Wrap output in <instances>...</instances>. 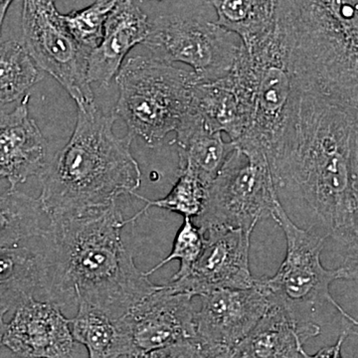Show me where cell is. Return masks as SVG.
<instances>
[{"label": "cell", "instance_id": "6da1fadb", "mask_svg": "<svg viewBox=\"0 0 358 358\" xmlns=\"http://www.w3.org/2000/svg\"><path fill=\"white\" fill-rule=\"evenodd\" d=\"M266 155L288 217L324 240L334 268L357 279L358 106L296 89Z\"/></svg>", "mask_w": 358, "mask_h": 358}, {"label": "cell", "instance_id": "7a4b0ae2", "mask_svg": "<svg viewBox=\"0 0 358 358\" xmlns=\"http://www.w3.org/2000/svg\"><path fill=\"white\" fill-rule=\"evenodd\" d=\"M127 225L117 201L102 208L49 218L43 238L45 301L62 310L83 303L113 320L157 289L124 247Z\"/></svg>", "mask_w": 358, "mask_h": 358}, {"label": "cell", "instance_id": "3957f363", "mask_svg": "<svg viewBox=\"0 0 358 358\" xmlns=\"http://www.w3.org/2000/svg\"><path fill=\"white\" fill-rule=\"evenodd\" d=\"M115 117L96 106L78 109L69 141L39 174V200L48 218L102 208L140 188L141 171L131 152L134 138L115 136Z\"/></svg>", "mask_w": 358, "mask_h": 358}, {"label": "cell", "instance_id": "277c9868", "mask_svg": "<svg viewBox=\"0 0 358 358\" xmlns=\"http://www.w3.org/2000/svg\"><path fill=\"white\" fill-rule=\"evenodd\" d=\"M294 87L358 105V0H278Z\"/></svg>", "mask_w": 358, "mask_h": 358}, {"label": "cell", "instance_id": "5b68a950", "mask_svg": "<svg viewBox=\"0 0 358 358\" xmlns=\"http://www.w3.org/2000/svg\"><path fill=\"white\" fill-rule=\"evenodd\" d=\"M119 99L115 115L140 136L148 148L164 145L176 133L192 108L196 78L192 72L150 56H134L122 63L115 76Z\"/></svg>", "mask_w": 358, "mask_h": 358}, {"label": "cell", "instance_id": "8992f818", "mask_svg": "<svg viewBox=\"0 0 358 358\" xmlns=\"http://www.w3.org/2000/svg\"><path fill=\"white\" fill-rule=\"evenodd\" d=\"M272 218L284 231L287 253L281 267L273 277L260 279L271 298L284 303L301 320L317 324L315 320L317 308L329 307L357 324V320L336 303L329 291L334 281H357V278L345 268L324 267L322 262L324 240L298 227L288 217L280 202Z\"/></svg>", "mask_w": 358, "mask_h": 358}, {"label": "cell", "instance_id": "52a82bcc", "mask_svg": "<svg viewBox=\"0 0 358 358\" xmlns=\"http://www.w3.org/2000/svg\"><path fill=\"white\" fill-rule=\"evenodd\" d=\"M233 70L248 87L252 103L248 131L233 143L267 154L282 133L296 93L288 52L275 28L260 41L242 44Z\"/></svg>", "mask_w": 358, "mask_h": 358}, {"label": "cell", "instance_id": "ba28073f", "mask_svg": "<svg viewBox=\"0 0 358 358\" xmlns=\"http://www.w3.org/2000/svg\"><path fill=\"white\" fill-rule=\"evenodd\" d=\"M278 203L265 152L235 145L193 221L202 232L217 227L254 230L260 221L272 217Z\"/></svg>", "mask_w": 358, "mask_h": 358}, {"label": "cell", "instance_id": "9c48e42d", "mask_svg": "<svg viewBox=\"0 0 358 358\" xmlns=\"http://www.w3.org/2000/svg\"><path fill=\"white\" fill-rule=\"evenodd\" d=\"M143 44L152 57L190 66L197 83L227 76L242 47L236 34L196 15L159 16Z\"/></svg>", "mask_w": 358, "mask_h": 358}, {"label": "cell", "instance_id": "30bf717a", "mask_svg": "<svg viewBox=\"0 0 358 358\" xmlns=\"http://www.w3.org/2000/svg\"><path fill=\"white\" fill-rule=\"evenodd\" d=\"M54 0H23L22 44L40 70L50 74L77 103L95 107L88 79L90 51L68 31Z\"/></svg>", "mask_w": 358, "mask_h": 358}, {"label": "cell", "instance_id": "8fae6325", "mask_svg": "<svg viewBox=\"0 0 358 358\" xmlns=\"http://www.w3.org/2000/svg\"><path fill=\"white\" fill-rule=\"evenodd\" d=\"M192 299L164 285L131 306L115 320L122 357L145 355L194 339Z\"/></svg>", "mask_w": 358, "mask_h": 358}, {"label": "cell", "instance_id": "7c38bea8", "mask_svg": "<svg viewBox=\"0 0 358 358\" xmlns=\"http://www.w3.org/2000/svg\"><path fill=\"white\" fill-rule=\"evenodd\" d=\"M252 232L227 227L205 231L203 248L190 272L167 287L193 298L214 289L251 288L257 280L250 270Z\"/></svg>", "mask_w": 358, "mask_h": 358}, {"label": "cell", "instance_id": "4fadbf2b", "mask_svg": "<svg viewBox=\"0 0 358 358\" xmlns=\"http://www.w3.org/2000/svg\"><path fill=\"white\" fill-rule=\"evenodd\" d=\"M195 312V339L202 345L235 348L256 327L270 307L260 279L247 289H219L200 296Z\"/></svg>", "mask_w": 358, "mask_h": 358}, {"label": "cell", "instance_id": "5bb4252c", "mask_svg": "<svg viewBox=\"0 0 358 358\" xmlns=\"http://www.w3.org/2000/svg\"><path fill=\"white\" fill-rule=\"evenodd\" d=\"M3 345L22 358H68L75 341L70 320L61 308L31 296L15 308L6 324Z\"/></svg>", "mask_w": 358, "mask_h": 358}, {"label": "cell", "instance_id": "9a60e30c", "mask_svg": "<svg viewBox=\"0 0 358 358\" xmlns=\"http://www.w3.org/2000/svg\"><path fill=\"white\" fill-rule=\"evenodd\" d=\"M29 96L20 105L0 115V178L16 190L33 176H39L47 164V141L28 110Z\"/></svg>", "mask_w": 358, "mask_h": 358}, {"label": "cell", "instance_id": "2e32d148", "mask_svg": "<svg viewBox=\"0 0 358 358\" xmlns=\"http://www.w3.org/2000/svg\"><path fill=\"white\" fill-rule=\"evenodd\" d=\"M150 26L147 14L134 0H117L106 20L100 44L90 52V83L109 87L129 51L147 38Z\"/></svg>", "mask_w": 358, "mask_h": 358}, {"label": "cell", "instance_id": "e0dca14e", "mask_svg": "<svg viewBox=\"0 0 358 358\" xmlns=\"http://www.w3.org/2000/svg\"><path fill=\"white\" fill-rule=\"evenodd\" d=\"M190 110L212 131L225 133L230 141L236 143L246 134L251 122L248 87L233 70L215 81L196 83Z\"/></svg>", "mask_w": 358, "mask_h": 358}, {"label": "cell", "instance_id": "ac0fdd59", "mask_svg": "<svg viewBox=\"0 0 358 358\" xmlns=\"http://www.w3.org/2000/svg\"><path fill=\"white\" fill-rule=\"evenodd\" d=\"M270 307L236 346L241 358H303V345L320 334V324L298 319L284 303L271 298Z\"/></svg>", "mask_w": 358, "mask_h": 358}, {"label": "cell", "instance_id": "d6986e66", "mask_svg": "<svg viewBox=\"0 0 358 358\" xmlns=\"http://www.w3.org/2000/svg\"><path fill=\"white\" fill-rule=\"evenodd\" d=\"M171 143L178 145L179 169L194 174L207 188L235 148L232 141H224L222 134L212 131L192 110Z\"/></svg>", "mask_w": 358, "mask_h": 358}, {"label": "cell", "instance_id": "ffe728a7", "mask_svg": "<svg viewBox=\"0 0 358 358\" xmlns=\"http://www.w3.org/2000/svg\"><path fill=\"white\" fill-rule=\"evenodd\" d=\"M45 263L42 247L0 248V315L34 296L43 287Z\"/></svg>", "mask_w": 358, "mask_h": 358}, {"label": "cell", "instance_id": "44dd1931", "mask_svg": "<svg viewBox=\"0 0 358 358\" xmlns=\"http://www.w3.org/2000/svg\"><path fill=\"white\" fill-rule=\"evenodd\" d=\"M48 216L39 199L8 190L0 195V248H23L42 241ZM33 247V246H32Z\"/></svg>", "mask_w": 358, "mask_h": 358}, {"label": "cell", "instance_id": "7402d4cb", "mask_svg": "<svg viewBox=\"0 0 358 358\" xmlns=\"http://www.w3.org/2000/svg\"><path fill=\"white\" fill-rule=\"evenodd\" d=\"M217 14L216 24L236 34L244 46L275 31L278 0H207Z\"/></svg>", "mask_w": 358, "mask_h": 358}, {"label": "cell", "instance_id": "603a6c76", "mask_svg": "<svg viewBox=\"0 0 358 358\" xmlns=\"http://www.w3.org/2000/svg\"><path fill=\"white\" fill-rule=\"evenodd\" d=\"M77 307V315L70 320L75 343L86 346L89 358L122 357L115 320L87 303H79Z\"/></svg>", "mask_w": 358, "mask_h": 358}, {"label": "cell", "instance_id": "cb8c5ba5", "mask_svg": "<svg viewBox=\"0 0 358 358\" xmlns=\"http://www.w3.org/2000/svg\"><path fill=\"white\" fill-rule=\"evenodd\" d=\"M42 79L22 42H0V107L23 98Z\"/></svg>", "mask_w": 358, "mask_h": 358}, {"label": "cell", "instance_id": "d4e9b609", "mask_svg": "<svg viewBox=\"0 0 358 358\" xmlns=\"http://www.w3.org/2000/svg\"><path fill=\"white\" fill-rule=\"evenodd\" d=\"M207 187L194 174L185 169H179L178 181L173 189L164 199L150 200L134 192V196L145 202V206L133 217L126 219V224L134 222L141 215L152 207L166 209L183 217L195 218L203 207Z\"/></svg>", "mask_w": 358, "mask_h": 358}, {"label": "cell", "instance_id": "484cf974", "mask_svg": "<svg viewBox=\"0 0 358 358\" xmlns=\"http://www.w3.org/2000/svg\"><path fill=\"white\" fill-rule=\"evenodd\" d=\"M117 0H96L81 10L62 14V20L70 34L83 48L95 49L103 33V26Z\"/></svg>", "mask_w": 358, "mask_h": 358}, {"label": "cell", "instance_id": "4316f807", "mask_svg": "<svg viewBox=\"0 0 358 358\" xmlns=\"http://www.w3.org/2000/svg\"><path fill=\"white\" fill-rule=\"evenodd\" d=\"M204 235L192 218L185 217L182 225L179 228L174 238L173 249L169 255L160 261L154 268L145 272L150 277L160 268L171 263V261H179V268L174 274L173 280L185 277L192 270L193 264L196 262L202 248H203Z\"/></svg>", "mask_w": 358, "mask_h": 358}, {"label": "cell", "instance_id": "83f0119b", "mask_svg": "<svg viewBox=\"0 0 358 358\" xmlns=\"http://www.w3.org/2000/svg\"><path fill=\"white\" fill-rule=\"evenodd\" d=\"M121 358H201V345L196 339H188L136 357Z\"/></svg>", "mask_w": 358, "mask_h": 358}, {"label": "cell", "instance_id": "f1b7e54d", "mask_svg": "<svg viewBox=\"0 0 358 358\" xmlns=\"http://www.w3.org/2000/svg\"><path fill=\"white\" fill-rule=\"evenodd\" d=\"M348 331H343L334 345L326 346V348H322V350H320L319 352L313 355H308L305 352L303 353V358H343L341 348H343L345 338H348Z\"/></svg>", "mask_w": 358, "mask_h": 358}, {"label": "cell", "instance_id": "f546056e", "mask_svg": "<svg viewBox=\"0 0 358 358\" xmlns=\"http://www.w3.org/2000/svg\"><path fill=\"white\" fill-rule=\"evenodd\" d=\"M201 345V358H241L236 348Z\"/></svg>", "mask_w": 358, "mask_h": 358}, {"label": "cell", "instance_id": "4dcf8cb0", "mask_svg": "<svg viewBox=\"0 0 358 358\" xmlns=\"http://www.w3.org/2000/svg\"><path fill=\"white\" fill-rule=\"evenodd\" d=\"M13 1V0H0V36H1V28L4 18H6L7 10Z\"/></svg>", "mask_w": 358, "mask_h": 358}, {"label": "cell", "instance_id": "1f68e13d", "mask_svg": "<svg viewBox=\"0 0 358 358\" xmlns=\"http://www.w3.org/2000/svg\"><path fill=\"white\" fill-rule=\"evenodd\" d=\"M6 324L4 322L3 317L0 315V348L3 345V336L6 333Z\"/></svg>", "mask_w": 358, "mask_h": 358}, {"label": "cell", "instance_id": "d6a6232c", "mask_svg": "<svg viewBox=\"0 0 358 358\" xmlns=\"http://www.w3.org/2000/svg\"><path fill=\"white\" fill-rule=\"evenodd\" d=\"M141 1H143V0H141Z\"/></svg>", "mask_w": 358, "mask_h": 358}, {"label": "cell", "instance_id": "836d02e7", "mask_svg": "<svg viewBox=\"0 0 358 358\" xmlns=\"http://www.w3.org/2000/svg\"><path fill=\"white\" fill-rule=\"evenodd\" d=\"M54 1H56V0H54Z\"/></svg>", "mask_w": 358, "mask_h": 358}]
</instances>
